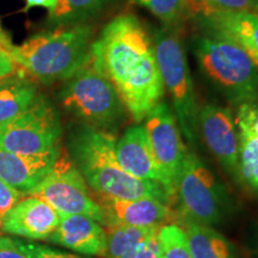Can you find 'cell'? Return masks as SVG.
Wrapping results in <instances>:
<instances>
[{
  "label": "cell",
  "instance_id": "cell-9",
  "mask_svg": "<svg viewBox=\"0 0 258 258\" xmlns=\"http://www.w3.org/2000/svg\"><path fill=\"white\" fill-rule=\"evenodd\" d=\"M90 190L69 152L61 148L49 172L28 196L42 199L60 214L85 215L105 226L101 206Z\"/></svg>",
  "mask_w": 258,
  "mask_h": 258
},
{
  "label": "cell",
  "instance_id": "cell-6",
  "mask_svg": "<svg viewBox=\"0 0 258 258\" xmlns=\"http://www.w3.org/2000/svg\"><path fill=\"white\" fill-rule=\"evenodd\" d=\"M175 198L182 220L220 226L235 212V205L226 185L207 164L192 151H186Z\"/></svg>",
  "mask_w": 258,
  "mask_h": 258
},
{
  "label": "cell",
  "instance_id": "cell-29",
  "mask_svg": "<svg viewBox=\"0 0 258 258\" xmlns=\"http://www.w3.org/2000/svg\"><path fill=\"white\" fill-rule=\"evenodd\" d=\"M19 73L17 63L12 59L8 50L0 48V80L10 78Z\"/></svg>",
  "mask_w": 258,
  "mask_h": 258
},
{
  "label": "cell",
  "instance_id": "cell-35",
  "mask_svg": "<svg viewBox=\"0 0 258 258\" xmlns=\"http://www.w3.org/2000/svg\"><path fill=\"white\" fill-rule=\"evenodd\" d=\"M245 51H246V53L249 54V56L253 61L254 66H256L257 70H258V51H254V50H251V49H245Z\"/></svg>",
  "mask_w": 258,
  "mask_h": 258
},
{
  "label": "cell",
  "instance_id": "cell-17",
  "mask_svg": "<svg viewBox=\"0 0 258 258\" xmlns=\"http://www.w3.org/2000/svg\"><path fill=\"white\" fill-rule=\"evenodd\" d=\"M191 19L203 32L220 35L234 41L244 49L258 51L257 12H215Z\"/></svg>",
  "mask_w": 258,
  "mask_h": 258
},
{
  "label": "cell",
  "instance_id": "cell-21",
  "mask_svg": "<svg viewBox=\"0 0 258 258\" xmlns=\"http://www.w3.org/2000/svg\"><path fill=\"white\" fill-rule=\"evenodd\" d=\"M110 3L111 0H57L55 9L49 12V22L59 27L84 24L102 14Z\"/></svg>",
  "mask_w": 258,
  "mask_h": 258
},
{
  "label": "cell",
  "instance_id": "cell-27",
  "mask_svg": "<svg viewBox=\"0 0 258 258\" xmlns=\"http://www.w3.org/2000/svg\"><path fill=\"white\" fill-rule=\"evenodd\" d=\"M15 243L22 252L25 253L30 258H84L73 253L51 249V247L46 246V245L29 243V241L19 239H15Z\"/></svg>",
  "mask_w": 258,
  "mask_h": 258
},
{
  "label": "cell",
  "instance_id": "cell-2",
  "mask_svg": "<svg viewBox=\"0 0 258 258\" xmlns=\"http://www.w3.org/2000/svg\"><path fill=\"white\" fill-rule=\"evenodd\" d=\"M115 135L84 123L71 127L67 152L96 198L156 199L169 203L170 195L157 182L135 178L122 169L115 153Z\"/></svg>",
  "mask_w": 258,
  "mask_h": 258
},
{
  "label": "cell",
  "instance_id": "cell-32",
  "mask_svg": "<svg viewBox=\"0 0 258 258\" xmlns=\"http://www.w3.org/2000/svg\"><path fill=\"white\" fill-rule=\"evenodd\" d=\"M57 4V0H25V6L23 9L24 12H28L29 10L36 6H41V8L47 9L48 11L51 12Z\"/></svg>",
  "mask_w": 258,
  "mask_h": 258
},
{
  "label": "cell",
  "instance_id": "cell-31",
  "mask_svg": "<svg viewBox=\"0 0 258 258\" xmlns=\"http://www.w3.org/2000/svg\"><path fill=\"white\" fill-rule=\"evenodd\" d=\"M135 258H161L158 231L145 243Z\"/></svg>",
  "mask_w": 258,
  "mask_h": 258
},
{
  "label": "cell",
  "instance_id": "cell-30",
  "mask_svg": "<svg viewBox=\"0 0 258 258\" xmlns=\"http://www.w3.org/2000/svg\"><path fill=\"white\" fill-rule=\"evenodd\" d=\"M0 258H30L22 252L15 243V239L0 235Z\"/></svg>",
  "mask_w": 258,
  "mask_h": 258
},
{
  "label": "cell",
  "instance_id": "cell-5",
  "mask_svg": "<svg viewBox=\"0 0 258 258\" xmlns=\"http://www.w3.org/2000/svg\"><path fill=\"white\" fill-rule=\"evenodd\" d=\"M59 101L79 123L114 135L127 120V109L110 80L93 63L92 57L63 82Z\"/></svg>",
  "mask_w": 258,
  "mask_h": 258
},
{
  "label": "cell",
  "instance_id": "cell-14",
  "mask_svg": "<svg viewBox=\"0 0 258 258\" xmlns=\"http://www.w3.org/2000/svg\"><path fill=\"white\" fill-rule=\"evenodd\" d=\"M60 215V224L47 241L79 253L104 257V226L85 215Z\"/></svg>",
  "mask_w": 258,
  "mask_h": 258
},
{
  "label": "cell",
  "instance_id": "cell-11",
  "mask_svg": "<svg viewBox=\"0 0 258 258\" xmlns=\"http://www.w3.org/2000/svg\"><path fill=\"white\" fill-rule=\"evenodd\" d=\"M199 133L226 172L240 182L239 138L228 108L208 103L199 110Z\"/></svg>",
  "mask_w": 258,
  "mask_h": 258
},
{
  "label": "cell",
  "instance_id": "cell-33",
  "mask_svg": "<svg viewBox=\"0 0 258 258\" xmlns=\"http://www.w3.org/2000/svg\"><path fill=\"white\" fill-rule=\"evenodd\" d=\"M12 47V43H11V40H10L8 35L5 34L4 31H3L2 27H0V48H3V49L5 50H10V48Z\"/></svg>",
  "mask_w": 258,
  "mask_h": 258
},
{
  "label": "cell",
  "instance_id": "cell-8",
  "mask_svg": "<svg viewBox=\"0 0 258 258\" xmlns=\"http://www.w3.org/2000/svg\"><path fill=\"white\" fill-rule=\"evenodd\" d=\"M62 125L56 108L37 95L25 110L0 129V147L22 156H41L61 148Z\"/></svg>",
  "mask_w": 258,
  "mask_h": 258
},
{
  "label": "cell",
  "instance_id": "cell-7",
  "mask_svg": "<svg viewBox=\"0 0 258 258\" xmlns=\"http://www.w3.org/2000/svg\"><path fill=\"white\" fill-rule=\"evenodd\" d=\"M154 53L164 88L170 93L180 133L186 143H199V105L190 73L188 57L175 28L161 27L152 34Z\"/></svg>",
  "mask_w": 258,
  "mask_h": 258
},
{
  "label": "cell",
  "instance_id": "cell-16",
  "mask_svg": "<svg viewBox=\"0 0 258 258\" xmlns=\"http://www.w3.org/2000/svg\"><path fill=\"white\" fill-rule=\"evenodd\" d=\"M115 153L118 164L129 175L161 184L145 125L135 124L125 129L122 137L116 140Z\"/></svg>",
  "mask_w": 258,
  "mask_h": 258
},
{
  "label": "cell",
  "instance_id": "cell-23",
  "mask_svg": "<svg viewBox=\"0 0 258 258\" xmlns=\"http://www.w3.org/2000/svg\"><path fill=\"white\" fill-rule=\"evenodd\" d=\"M161 258H192L185 232L176 224L161 225L158 228Z\"/></svg>",
  "mask_w": 258,
  "mask_h": 258
},
{
  "label": "cell",
  "instance_id": "cell-4",
  "mask_svg": "<svg viewBox=\"0 0 258 258\" xmlns=\"http://www.w3.org/2000/svg\"><path fill=\"white\" fill-rule=\"evenodd\" d=\"M191 50L206 82L231 104L258 101V70L243 47L201 31L192 36Z\"/></svg>",
  "mask_w": 258,
  "mask_h": 258
},
{
  "label": "cell",
  "instance_id": "cell-12",
  "mask_svg": "<svg viewBox=\"0 0 258 258\" xmlns=\"http://www.w3.org/2000/svg\"><path fill=\"white\" fill-rule=\"evenodd\" d=\"M61 215L49 203L36 196H25L6 213L3 232L32 240H47L60 224Z\"/></svg>",
  "mask_w": 258,
  "mask_h": 258
},
{
  "label": "cell",
  "instance_id": "cell-28",
  "mask_svg": "<svg viewBox=\"0 0 258 258\" xmlns=\"http://www.w3.org/2000/svg\"><path fill=\"white\" fill-rule=\"evenodd\" d=\"M25 196L0 179V225L4 215Z\"/></svg>",
  "mask_w": 258,
  "mask_h": 258
},
{
  "label": "cell",
  "instance_id": "cell-20",
  "mask_svg": "<svg viewBox=\"0 0 258 258\" xmlns=\"http://www.w3.org/2000/svg\"><path fill=\"white\" fill-rule=\"evenodd\" d=\"M158 228L127 225L106 226L104 258H135Z\"/></svg>",
  "mask_w": 258,
  "mask_h": 258
},
{
  "label": "cell",
  "instance_id": "cell-1",
  "mask_svg": "<svg viewBox=\"0 0 258 258\" xmlns=\"http://www.w3.org/2000/svg\"><path fill=\"white\" fill-rule=\"evenodd\" d=\"M91 57L110 80L135 123L163 101L164 84L152 37L137 16H116L93 41Z\"/></svg>",
  "mask_w": 258,
  "mask_h": 258
},
{
  "label": "cell",
  "instance_id": "cell-24",
  "mask_svg": "<svg viewBox=\"0 0 258 258\" xmlns=\"http://www.w3.org/2000/svg\"><path fill=\"white\" fill-rule=\"evenodd\" d=\"M240 180L258 190V138L238 134Z\"/></svg>",
  "mask_w": 258,
  "mask_h": 258
},
{
  "label": "cell",
  "instance_id": "cell-26",
  "mask_svg": "<svg viewBox=\"0 0 258 258\" xmlns=\"http://www.w3.org/2000/svg\"><path fill=\"white\" fill-rule=\"evenodd\" d=\"M234 122L238 134L258 138V101L241 103L238 105Z\"/></svg>",
  "mask_w": 258,
  "mask_h": 258
},
{
  "label": "cell",
  "instance_id": "cell-13",
  "mask_svg": "<svg viewBox=\"0 0 258 258\" xmlns=\"http://www.w3.org/2000/svg\"><path fill=\"white\" fill-rule=\"evenodd\" d=\"M96 201L101 206L104 214V227L110 225L160 227L170 215L167 203L156 199L120 200L96 198Z\"/></svg>",
  "mask_w": 258,
  "mask_h": 258
},
{
  "label": "cell",
  "instance_id": "cell-22",
  "mask_svg": "<svg viewBox=\"0 0 258 258\" xmlns=\"http://www.w3.org/2000/svg\"><path fill=\"white\" fill-rule=\"evenodd\" d=\"M186 17L215 12L258 11V0H184Z\"/></svg>",
  "mask_w": 258,
  "mask_h": 258
},
{
  "label": "cell",
  "instance_id": "cell-19",
  "mask_svg": "<svg viewBox=\"0 0 258 258\" xmlns=\"http://www.w3.org/2000/svg\"><path fill=\"white\" fill-rule=\"evenodd\" d=\"M36 96V86L23 74L0 80V129L22 114Z\"/></svg>",
  "mask_w": 258,
  "mask_h": 258
},
{
  "label": "cell",
  "instance_id": "cell-34",
  "mask_svg": "<svg viewBox=\"0 0 258 258\" xmlns=\"http://www.w3.org/2000/svg\"><path fill=\"white\" fill-rule=\"evenodd\" d=\"M250 250L258 257V225L256 226V228H254L252 238H251Z\"/></svg>",
  "mask_w": 258,
  "mask_h": 258
},
{
  "label": "cell",
  "instance_id": "cell-10",
  "mask_svg": "<svg viewBox=\"0 0 258 258\" xmlns=\"http://www.w3.org/2000/svg\"><path fill=\"white\" fill-rule=\"evenodd\" d=\"M144 121L154 161L161 177V185L173 199L177 178L186 153L176 116L171 106L161 101Z\"/></svg>",
  "mask_w": 258,
  "mask_h": 258
},
{
  "label": "cell",
  "instance_id": "cell-15",
  "mask_svg": "<svg viewBox=\"0 0 258 258\" xmlns=\"http://www.w3.org/2000/svg\"><path fill=\"white\" fill-rule=\"evenodd\" d=\"M61 148L41 156H22L0 147V179L28 196L49 172Z\"/></svg>",
  "mask_w": 258,
  "mask_h": 258
},
{
  "label": "cell",
  "instance_id": "cell-18",
  "mask_svg": "<svg viewBox=\"0 0 258 258\" xmlns=\"http://www.w3.org/2000/svg\"><path fill=\"white\" fill-rule=\"evenodd\" d=\"M182 221L192 258H238L234 245L214 227Z\"/></svg>",
  "mask_w": 258,
  "mask_h": 258
},
{
  "label": "cell",
  "instance_id": "cell-25",
  "mask_svg": "<svg viewBox=\"0 0 258 258\" xmlns=\"http://www.w3.org/2000/svg\"><path fill=\"white\" fill-rule=\"evenodd\" d=\"M150 11L164 27L176 28L186 18L184 0H129Z\"/></svg>",
  "mask_w": 258,
  "mask_h": 258
},
{
  "label": "cell",
  "instance_id": "cell-3",
  "mask_svg": "<svg viewBox=\"0 0 258 258\" xmlns=\"http://www.w3.org/2000/svg\"><path fill=\"white\" fill-rule=\"evenodd\" d=\"M92 28L86 24L62 25L10 48L17 66L42 84L64 82L91 57Z\"/></svg>",
  "mask_w": 258,
  "mask_h": 258
}]
</instances>
